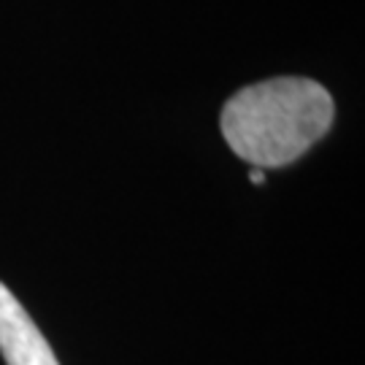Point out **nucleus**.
I'll return each instance as SVG.
<instances>
[{"mask_svg":"<svg viewBox=\"0 0 365 365\" xmlns=\"http://www.w3.org/2000/svg\"><path fill=\"white\" fill-rule=\"evenodd\" d=\"M330 92L312 78L244 87L222 108V135L255 168H279L309 152L333 125Z\"/></svg>","mask_w":365,"mask_h":365,"instance_id":"1","label":"nucleus"},{"mask_svg":"<svg viewBox=\"0 0 365 365\" xmlns=\"http://www.w3.org/2000/svg\"><path fill=\"white\" fill-rule=\"evenodd\" d=\"M0 354L6 365H60L49 341L0 282Z\"/></svg>","mask_w":365,"mask_h":365,"instance_id":"2","label":"nucleus"},{"mask_svg":"<svg viewBox=\"0 0 365 365\" xmlns=\"http://www.w3.org/2000/svg\"><path fill=\"white\" fill-rule=\"evenodd\" d=\"M249 179H252L255 184H262L265 182V173H262V168H255L252 173H249Z\"/></svg>","mask_w":365,"mask_h":365,"instance_id":"3","label":"nucleus"}]
</instances>
